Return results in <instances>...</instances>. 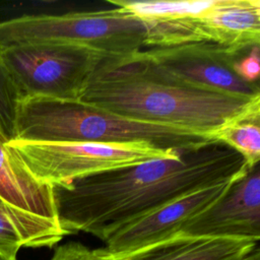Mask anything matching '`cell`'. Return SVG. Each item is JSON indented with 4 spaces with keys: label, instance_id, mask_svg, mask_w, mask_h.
<instances>
[{
    "label": "cell",
    "instance_id": "1",
    "mask_svg": "<svg viewBox=\"0 0 260 260\" xmlns=\"http://www.w3.org/2000/svg\"><path fill=\"white\" fill-rule=\"evenodd\" d=\"M248 169L241 154L211 141L54 186L58 219L65 236L82 232L104 242L126 223L186 194L237 180Z\"/></svg>",
    "mask_w": 260,
    "mask_h": 260
},
{
    "label": "cell",
    "instance_id": "2",
    "mask_svg": "<svg viewBox=\"0 0 260 260\" xmlns=\"http://www.w3.org/2000/svg\"><path fill=\"white\" fill-rule=\"evenodd\" d=\"M79 101L122 117L209 136L242 119L260 118V98L245 99L182 84L157 70L142 50L105 56Z\"/></svg>",
    "mask_w": 260,
    "mask_h": 260
},
{
    "label": "cell",
    "instance_id": "3",
    "mask_svg": "<svg viewBox=\"0 0 260 260\" xmlns=\"http://www.w3.org/2000/svg\"><path fill=\"white\" fill-rule=\"evenodd\" d=\"M12 139L114 144L143 142L164 150L195 149L214 141L209 136L184 129L128 119L80 101L44 98L18 100Z\"/></svg>",
    "mask_w": 260,
    "mask_h": 260
},
{
    "label": "cell",
    "instance_id": "4",
    "mask_svg": "<svg viewBox=\"0 0 260 260\" xmlns=\"http://www.w3.org/2000/svg\"><path fill=\"white\" fill-rule=\"evenodd\" d=\"M144 23L115 7L61 14H29L0 21V52L15 45L62 43L105 56L123 57L145 48Z\"/></svg>",
    "mask_w": 260,
    "mask_h": 260
},
{
    "label": "cell",
    "instance_id": "5",
    "mask_svg": "<svg viewBox=\"0 0 260 260\" xmlns=\"http://www.w3.org/2000/svg\"><path fill=\"white\" fill-rule=\"evenodd\" d=\"M18 98L79 101L105 55L62 43H29L0 52Z\"/></svg>",
    "mask_w": 260,
    "mask_h": 260
},
{
    "label": "cell",
    "instance_id": "6",
    "mask_svg": "<svg viewBox=\"0 0 260 260\" xmlns=\"http://www.w3.org/2000/svg\"><path fill=\"white\" fill-rule=\"evenodd\" d=\"M8 146L37 180L52 186L64 185L112 169L175 156L183 151L164 150L143 142L114 144L11 139Z\"/></svg>",
    "mask_w": 260,
    "mask_h": 260
},
{
    "label": "cell",
    "instance_id": "7",
    "mask_svg": "<svg viewBox=\"0 0 260 260\" xmlns=\"http://www.w3.org/2000/svg\"><path fill=\"white\" fill-rule=\"evenodd\" d=\"M142 52L157 70L182 84L233 96L260 98L259 85L243 81L233 69L243 54L219 45L191 43Z\"/></svg>",
    "mask_w": 260,
    "mask_h": 260
},
{
    "label": "cell",
    "instance_id": "8",
    "mask_svg": "<svg viewBox=\"0 0 260 260\" xmlns=\"http://www.w3.org/2000/svg\"><path fill=\"white\" fill-rule=\"evenodd\" d=\"M237 180L186 194L126 223L104 241V250L110 254L130 252L177 235L190 220L219 200Z\"/></svg>",
    "mask_w": 260,
    "mask_h": 260
},
{
    "label": "cell",
    "instance_id": "9",
    "mask_svg": "<svg viewBox=\"0 0 260 260\" xmlns=\"http://www.w3.org/2000/svg\"><path fill=\"white\" fill-rule=\"evenodd\" d=\"M192 237L260 240L259 165L232 184L214 204L190 220L180 232Z\"/></svg>",
    "mask_w": 260,
    "mask_h": 260
},
{
    "label": "cell",
    "instance_id": "10",
    "mask_svg": "<svg viewBox=\"0 0 260 260\" xmlns=\"http://www.w3.org/2000/svg\"><path fill=\"white\" fill-rule=\"evenodd\" d=\"M194 25L197 43H213L245 54L260 43V1L217 0Z\"/></svg>",
    "mask_w": 260,
    "mask_h": 260
},
{
    "label": "cell",
    "instance_id": "11",
    "mask_svg": "<svg viewBox=\"0 0 260 260\" xmlns=\"http://www.w3.org/2000/svg\"><path fill=\"white\" fill-rule=\"evenodd\" d=\"M259 247L250 239L192 237L182 233L120 254L107 253L102 248L103 260H246Z\"/></svg>",
    "mask_w": 260,
    "mask_h": 260
},
{
    "label": "cell",
    "instance_id": "12",
    "mask_svg": "<svg viewBox=\"0 0 260 260\" xmlns=\"http://www.w3.org/2000/svg\"><path fill=\"white\" fill-rule=\"evenodd\" d=\"M10 139L0 127V196L13 206L59 222L54 186L37 180L8 146Z\"/></svg>",
    "mask_w": 260,
    "mask_h": 260
},
{
    "label": "cell",
    "instance_id": "13",
    "mask_svg": "<svg viewBox=\"0 0 260 260\" xmlns=\"http://www.w3.org/2000/svg\"><path fill=\"white\" fill-rule=\"evenodd\" d=\"M65 234L58 222L23 211L0 196V254L16 259L22 247H54Z\"/></svg>",
    "mask_w": 260,
    "mask_h": 260
},
{
    "label": "cell",
    "instance_id": "14",
    "mask_svg": "<svg viewBox=\"0 0 260 260\" xmlns=\"http://www.w3.org/2000/svg\"><path fill=\"white\" fill-rule=\"evenodd\" d=\"M108 3L128 11L143 23H150L198 18L217 0H108Z\"/></svg>",
    "mask_w": 260,
    "mask_h": 260
},
{
    "label": "cell",
    "instance_id": "15",
    "mask_svg": "<svg viewBox=\"0 0 260 260\" xmlns=\"http://www.w3.org/2000/svg\"><path fill=\"white\" fill-rule=\"evenodd\" d=\"M260 118L234 121L217 130L212 139L231 147L241 154L248 168H254L260 160Z\"/></svg>",
    "mask_w": 260,
    "mask_h": 260
},
{
    "label": "cell",
    "instance_id": "16",
    "mask_svg": "<svg viewBox=\"0 0 260 260\" xmlns=\"http://www.w3.org/2000/svg\"><path fill=\"white\" fill-rule=\"evenodd\" d=\"M19 98L0 55V127L11 140Z\"/></svg>",
    "mask_w": 260,
    "mask_h": 260
},
{
    "label": "cell",
    "instance_id": "17",
    "mask_svg": "<svg viewBox=\"0 0 260 260\" xmlns=\"http://www.w3.org/2000/svg\"><path fill=\"white\" fill-rule=\"evenodd\" d=\"M259 46L252 47L247 53L237 59L233 65L235 73L249 84H258L260 75Z\"/></svg>",
    "mask_w": 260,
    "mask_h": 260
},
{
    "label": "cell",
    "instance_id": "18",
    "mask_svg": "<svg viewBox=\"0 0 260 260\" xmlns=\"http://www.w3.org/2000/svg\"><path fill=\"white\" fill-rule=\"evenodd\" d=\"M50 260H103L102 249H89L78 242L58 246Z\"/></svg>",
    "mask_w": 260,
    "mask_h": 260
},
{
    "label": "cell",
    "instance_id": "19",
    "mask_svg": "<svg viewBox=\"0 0 260 260\" xmlns=\"http://www.w3.org/2000/svg\"><path fill=\"white\" fill-rule=\"evenodd\" d=\"M246 260H260V250L259 247L257 249H255L248 257Z\"/></svg>",
    "mask_w": 260,
    "mask_h": 260
},
{
    "label": "cell",
    "instance_id": "20",
    "mask_svg": "<svg viewBox=\"0 0 260 260\" xmlns=\"http://www.w3.org/2000/svg\"><path fill=\"white\" fill-rule=\"evenodd\" d=\"M0 260H16V259H10V258H7V257L3 256L2 254H0Z\"/></svg>",
    "mask_w": 260,
    "mask_h": 260
}]
</instances>
